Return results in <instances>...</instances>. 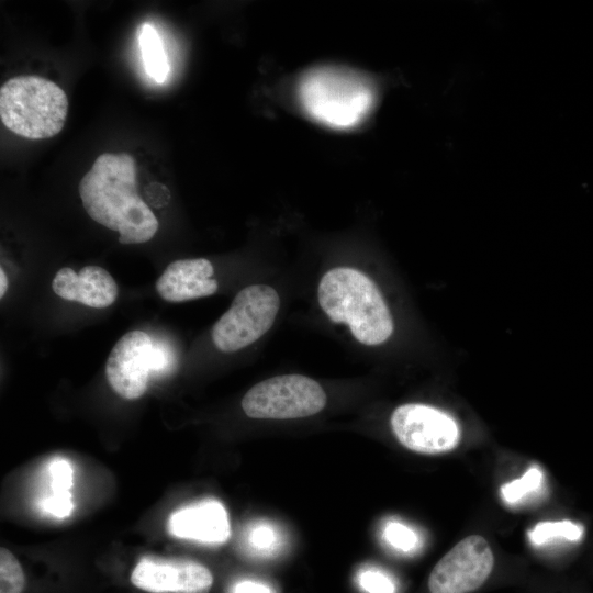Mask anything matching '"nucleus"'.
Wrapping results in <instances>:
<instances>
[{
  "instance_id": "1",
  "label": "nucleus",
  "mask_w": 593,
  "mask_h": 593,
  "mask_svg": "<svg viewBox=\"0 0 593 593\" xmlns=\"http://www.w3.org/2000/svg\"><path fill=\"white\" fill-rule=\"evenodd\" d=\"M137 167L128 153H103L79 182L88 215L120 234L121 244H141L154 237L159 223L136 191Z\"/></svg>"
},
{
  "instance_id": "2",
  "label": "nucleus",
  "mask_w": 593,
  "mask_h": 593,
  "mask_svg": "<svg viewBox=\"0 0 593 593\" xmlns=\"http://www.w3.org/2000/svg\"><path fill=\"white\" fill-rule=\"evenodd\" d=\"M318 303L334 323H345L361 344L384 343L393 320L376 283L361 271L338 267L328 270L317 290Z\"/></svg>"
},
{
  "instance_id": "3",
  "label": "nucleus",
  "mask_w": 593,
  "mask_h": 593,
  "mask_svg": "<svg viewBox=\"0 0 593 593\" xmlns=\"http://www.w3.org/2000/svg\"><path fill=\"white\" fill-rule=\"evenodd\" d=\"M304 111L332 128H350L362 122L376 102V89L363 76L339 67L310 70L299 86Z\"/></svg>"
},
{
  "instance_id": "4",
  "label": "nucleus",
  "mask_w": 593,
  "mask_h": 593,
  "mask_svg": "<svg viewBox=\"0 0 593 593\" xmlns=\"http://www.w3.org/2000/svg\"><path fill=\"white\" fill-rule=\"evenodd\" d=\"M68 113L66 92L34 75L15 76L0 88V119L12 133L29 139L57 135Z\"/></svg>"
},
{
  "instance_id": "5",
  "label": "nucleus",
  "mask_w": 593,
  "mask_h": 593,
  "mask_svg": "<svg viewBox=\"0 0 593 593\" xmlns=\"http://www.w3.org/2000/svg\"><path fill=\"white\" fill-rule=\"evenodd\" d=\"M280 307L277 291L266 284L242 289L212 328V340L223 353L255 343L272 326Z\"/></svg>"
},
{
  "instance_id": "6",
  "label": "nucleus",
  "mask_w": 593,
  "mask_h": 593,
  "mask_svg": "<svg viewBox=\"0 0 593 593\" xmlns=\"http://www.w3.org/2000/svg\"><path fill=\"white\" fill-rule=\"evenodd\" d=\"M326 400L325 391L315 380L283 374L255 384L244 395L242 407L253 418L290 419L321 412Z\"/></svg>"
},
{
  "instance_id": "7",
  "label": "nucleus",
  "mask_w": 593,
  "mask_h": 593,
  "mask_svg": "<svg viewBox=\"0 0 593 593\" xmlns=\"http://www.w3.org/2000/svg\"><path fill=\"white\" fill-rule=\"evenodd\" d=\"M396 439L407 449L425 455L452 450L460 439L457 422L447 413L421 403L396 407L391 415Z\"/></svg>"
},
{
  "instance_id": "8",
  "label": "nucleus",
  "mask_w": 593,
  "mask_h": 593,
  "mask_svg": "<svg viewBox=\"0 0 593 593\" xmlns=\"http://www.w3.org/2000/svg\"><path fill=\"white\" fill-rule=\"evenodd\" d=\"M494 557L489 542L470 535L457 542L433 568L428 578L430 593H470L489 578Z\"/></svg>"
},
{
  "instance_id": "9",
  "label": "nucleus",
  "mask_w": 593,
  "mask_h": 593,
  "mask_svg": "<svg viewBox=\"0 0 593 593\" xmlns=\"http://www.w3.org/2000/svg\"><path fill=\"white\" fill-rule=\"evenodd\" d=\"M131 582L149 593H209L213 575L192 560L145 557L135 566Z\"/></svg>"
},
{
  "instance_id": "10",
  "label": "nucleus",
  "mask_w": 593,
  "mask_h": 593,
  "mask_svg": "<svg viewBox=\"0 0 593 593\" xmlns=\"http://www.w3.org/2000/svg\"><path fill=\"white\" fill-rule=\"evenodd\" d=\"M152 348L153 340L143 331L124 334L113 346L105 363V376L121 398L136 400L145 393L152 373Z\"/></svg>"
},
{
  "instance_id": "11",
  "label": "nucleus",
  "mask_w": 593,
  "mask_h": 593,
  "mask_svg": "<svg viewBox=\"0 0 593 593\" xmlns=\"http://www.w3.org/2000/svg\"><path fill=\"white\" fill-rule=\"evenodd\" d=\"M52 288L61 299L94 309L110 306L119 294L113 277L99 266H86L78 273L71 268H61L55 275Z\"/></svg>"
},
{
  "instance_id": "12",
  "label": "nucleus",
  "mask_w": 593,
  "mask_h": 593,
  "mask_svg": "<svg viewBox=\"0 0 593 593\" xmlns=\"http://www.w3.org/2000/svg\"><path fill=\"white\" fill-rule=\"evenodd\" d=\"M214 269L204 258L179 259L170 262L156 281V291L168 302H183L212 295L217 281Z\"/></svg>"
},
{
  "instance_id": "13",
  "label": "nucleus",
  "mask_w": 593,
  "mask_h": 593,
  "mask_svg": "<svg viewBox=\"0 0 593 593\" xmlns=\"http://www.w3.org/2000/svg\"><path fill=\"white\" fill-rule=\"evenodd\" d=\"M168 530L178 538L220 544L230 536L228 516L219 501H203L172 513Z\"/></svg>"
},
{
  "instance_id": "14",
  "label": "nucleus",
  "mask_w": 593,
  "mask_h": 593,
  "mask_svg": "<svg viewBox=\"0 0 593 593\" xmlns=\"http://www.w3.org/2000/svg\"><path fill=\"white\" fill-rule=\"evenodd\" d=\"M137 34L146 74L157 83L165 82L170 67L157 30L149 23H143Z\"/></svg>"
},
{
  "instance_id": "15",
  "label": "nucleus",
  "mask_w": 593,
  "mask_h": 593,
  "mask_svg": "<svg viewBox=\"0 0 593 593\" xmlns=\"http://www.w3.org/2000/svg\"><path fill=\"white\" fill-rule=\"evenodd\" d=\"M583 528L581 525L571 521L539 522L527 534L533 545H542L552 539L563 538L570 541H577L582 537Z\"/></svg>"
},
{
  "instance_id": "16",
  "label": "nucleus",
  "mask_w": 593,
  "mask_h": 593,
  "mask_svg": "<svg viewBox=\"0 0 593 593\" xmlns=\"http://www.w3.org/2000/svg\"><path fill=\"white\" fill-rule=\"evenodd\" d=\"M542 481V471L537 466H533L519 479L504 483L500 493L507 504H517L526 496L539 491Z\"/></svg>"
},
{
  "instance_id": "17",
  "label": "nucleus",
  "mask_w": 593,
  "mask_h": 593,
  "mask_svg": "<svg viewBox=\"0 0 593 593\" xmlns=\"http://www.w3.org/2000/svg\"><path fill=\"white\" fill-rule=\"evenodd\" d=\"M24 573L19 560L7 548L0 549V593H22Z\"/></svg>"
},
{
  "instance_id": "18",
  "label": "nucleus",
  "mask_w": 593,
  "mask_h": 593,
  "mask_svg": "<svg viewBox=\"0 0 593 593\" xmlns=\"http://www.w3.org/2000/svg\"><path fill=\"white\" fill-rule=\"evenodd\" d=\"M383 538L392 548L403 552H411L419 545L417 534L411 527L395 521L384 525Z\"/></svg>"
},
{
  "instance_id": "19",
  "label": "nucleus",
  "mask_w": 593,
  "mask_h": 593,
  "mask_svg": "<svg viewBox=\"0 0 593 593\" xmlns=\"http://www.w3.org/2000/svg\"><path fill=\"white\" fill-rule=\"evenodd\" d=\"M359 586L367 593H395L393 579L382 570L367 568L358 573Z\"/></svg>"
},
{
  "instance_id": "20",
  "label": "nucleus",
  "mask_w": 593,
  "mask_h": 593,
  "mask_svg": "<svg viewBox=\"0 0 593 593\" xmlns=\"http://www.w3.org/2000/svg\"><path fill=\"white\" fill-rule=\"evenodd\" d=\"M248 542L256 552L269 555L278 548V532L269 524L255 525L248 534Z\"/></svg>"
},
{
  "instance_id": "21",
  "label": "nucleus",
  "mask_w": 593,
  "mask_h": 593,
  "mask_svg": "<svg viewBox=\"0 0 593 593\" xmlns=\"http://www.w3.org/2000/svg\"><path fill=\"white\" fill-rule=\"evenodd\" d=\"M53 493L69 492L74 481V471L65 459H56L49 465Z\"/></svg>"
},
{
  "instance_id": "22",
  "label": "nucleus",
  "mask_w": 593,
  "mask_h": 593,
  "mask_svg": "<svg viewBox=\"0 0 593 593\" xmlns=\"http://www.w3.org/2000/svg\"><path fill=\"white\" fill-rule=\"evenodd\" d=\"M72 508L74 504L69 492L53 493L43 502V510L58 518L67 517Z\"/></svg>"
},
{
  "instance_id": "23",
  "label": "nucleus",
  "mask_w": 593,
  "mask_h": 593,
  "mask_svg": "<svg viewBox=\"0 0 593 593\" xmlns=\"http://www.w3.org/2000/svg\"><path fill=\"white\" fill-rule=\"evenodd\" d=\"M169 349L161 343H153L150 353V370L156 374H161L170 369L172 358Z\"/></svg>"
},
{
  "instance_id": "24",
  "label": "nucleus",
  "mask_w": 593,
  "mask_h": 593,
  "mask_svg": "<svg viewBox=\"0 0 593 593\" xmlns=\"http://www.w3.org/2000/svg\"><path fill=\"white\" fill-rule=\"evenodd\" d=\"M234 593H273L272 590L257 581L245 580L235 584Z\"/></svg>"
},
{
  "instance_id": "25",
  "label": "nucleus",
  "mask_w": 593,
  "mask_h": 593,
  "mask_svg": "<svg viewBox=\"0 0 593 593\" xmlns=\"http://www.w3.org/2000/svg\"><path fill=\"white\" fill-rule=\"evenodd\" d=\"M8 290V278L4 270H0V298H3Z\"/></svg>"
}]
</instances>
